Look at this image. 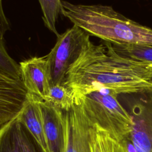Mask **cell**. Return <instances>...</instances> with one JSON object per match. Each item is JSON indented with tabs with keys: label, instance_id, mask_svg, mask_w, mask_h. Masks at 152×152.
<instances>
[{
	"label": "cell",
	"instance_id": "14",
	"mask_svg": "<svg viewBox=\"0 0 152 152\" xmlns=\"http://www.w3.org/2000/svg\"><path fill=\"white\" fill-rule=\"evenodd\" d=\"M44 101L62 111L69 110L74 104L71 90L64 84L51 86Z\"/></svg>",
	"mask_w": 152,
	"mask_h": 152
},
{
	"label": "cell",
	"instance_id": "7",
	"mask_svg": "<svg viewBox=\"0 0 152 152\" xmlns=\"http://www.w3.org/2000/svg\"><path fill=\"white\" fill-rule=\"evenodd\" d=\"M0 152H46L18 117L0 127Z\"/></svg>",
	"mask_w": 152,
	"mask_h": 152
},
{
	"label": "cell",
	"instance_id": "3",
	"mask_svg": "<svg viewBox=\"0 0 152 152\" xmlns=\"http://www.w3.org/2000/svg\"><path fill=\"white\" fill-rule=\"evenodd\" d=\"M118 94L107 90L87 93L74 100L80 104L93 124L106 130L120 142L130 135L133 125L129 113L118 100Z\"/></svg>",
	"mask_w": 152,
	"mask_h": 152
},
{
	"label": "cell",
	"instance_id": "1",
	"mask_svg": "<svg viewBox=\"0 0 152 152\" xmlns=\"http://www.w3.org/2000/svg\"><path fill=\"white\" fill-rule=\"evenodd\" d=\"M105 45L91 42L69 69L64 85L74 101L102 89L118 95L152 92V64L123 57L110 43Z\"/></svg>",
	"mask_w": 152,
	"mask_h": 152
},
{
	"label": "cell",
	"instance_id": "11",
	"mask_svg": "<svg viewBox=\"0 0 152 152\" xmlns=\"http://www.w3.org/2000/svg\"><path fill=\"white\" fill-rule=\"evenodd\" d=\"M40 100L41 99L36 96L28 93L27 100L17 116L24 123L46 151L49 152L44 132L43 119L39 106Z\"/></svg>",
	"mask_w": 152,
	"mask_h": 152
},
{
	"label": "cell",
	"instance_id": "13",
	"mask_svg": "<svg viewBox=\"0 0 152 152\" xmlns=\"http://www.w3.org/2000/svg\"><path fill=\"white\" fill-rule=\"evenodd\" d=\"M112 46L116 53L123 57L152 64V45L112 44Z\"/></svg>",
	"mask_w": 152,
	"mask_h": 152
},
{
	"label": "cell",
	"instance_id": "17",
	"mask_svg": "<svg viewBox=\"0 0 152 152\" xmlns=\"http://www.w3.org/2000/svg\"><path fill=\"white\" fill-rule=\"evenodd\" d=\"M10 29V24L4 14L2 0H0V40H2L5 33Z\"/></svg>",
	"mask_w": 152,
	"mask_h": 152
},
{
	"label": "cell",
	"instance_id": "16",
	"mask_svg": "<svg viewBox=\"0 0 152 152\" xmlns=\"http://www.w3.org/2000/svg\"><path fill=\"white\" fill-rule=\"evenodd\" d=\"M0 73L14 80H21L20 64L9 55L2 40H0Z\"/></svg>",
	"mask_w": 152,
	"mask_h": 152
},
{
	"label": "cell",
	"instance_id": "10",
	"mask_svg": "<svg viewBox=\"0 0 152 152\" xmlns=\"http://www.w3.org/2000/svg\"><path fill=\"white\" fill-rule=\"evenodd\" d=\"M19 64L21 80L28 93L44 101L50 87L46 56L33 57Z\"/></svg>",
	"mask_w": 152,
	"mask_h": 152
},
{
	"label": "cell",
	"instance_id": "6",
	"mask_svg": "<svg viewBox=\"0 0 152 152\" xmlns=\"http://www.w3.org/2000/svg\"><path fill=\"white\" fill-rule=\"evenodd\" d=\"M66 128L65 152H91L90 129L94 125L80 104L63 111Z\"/></svg>",
	"mask_w": 152,
	"mask_h": 152
},
{
	"label": "cell",
	"instance_id": "12",
	"mask_svg": "<svg viewBox=\"0 0 152 152\" xmlns=\"http://www.w3.org/2000/svg\"><path fill=\"white\" fill-rule=\"evenodd\" d=\"M91 152H128L125 141L120 142L97 124L90 129Z\"/></svg>",
	"mask_w": 152,
	"mask_h": 152
},
{
	"label": "cell",
	"instance_id": "15",
	"mask_svg": "<svg viewBox=\"0 0 152 152\" xmlns=\"http://www.w3.org/2000/svg\"><path fill=\"white\" fill-rule=\"evenodd\" d=\"M43 12L45 26L57 37L59 36L56 23L61 13V0H39Z\"/></svg>",
	"mask_w": 152,
	"mask_h": 152
},
{
	"label": "cell",
	"instance_id": "2",
	"mask_svg": "<svg viewBox=\"0 0 152 152\" xmlns=\"http://www.w3.org/2000/svg\"><path fill=\"white\" fill-rule=\"evenodd\" d=\"M61 13L90 36L116 45H152V28L141 25L112 7L74 4L61 1Z\"/></svg>",
	"mask_w": 152,
	"mask_h": 152
},
{
	"label": "cell",
	"instance_id": "8",
	"mask_svg": "<svg viewBox=\"0 0 152 152\" xmlns=\"http://www.w3.org/2000/svg\"><path fill=\"white\" fill-rule=\"evenodd\" d=\"M27 96L22 80H14L0 73V127L19 115Z\"/></svg>",
	"mask_w": 152,
	"mask_h": 152
},
{
	"label": "cell",
	"instance_id": "9",
	"mask_svg": "<svg viewBox=\"0 0 152 152\" xmlns=\"http://www.w3.org/2000/svg\"><path fill=\"white\" fill-rule=\"evenodd\" d=\"M44 132L49 152H65L66 128L63 111L40 100Z\"/></svg>",
	"mask_w": 152,
	"mask_h": 152
},
{
	"label": "cell",
	"instance_id": "4",
	"mask_svg": "<svg viewBox=\"0 0 152 152\" xmlns=\"http://www.w3.org/2000/svg\"><path fill=\"white\" fill-rule=\"evenodd\" d=\"M90 42V35L76 25L57 37L46 56L50 87L64 84L69 69Z\"/></svg>",
	"mask_w": 152,
	"mask_h": 152
},
{
	"label": "cell",
	"instance_id": "5",
	"mask_svg": "<svg viewBox=\"0 0 152 152\" xmlns=\"http://www.w3.org/2000/svg\"><path fill=\"white\" fill-rule=\"evenodd\" d=\"M129 113L133 125L125 141L128 152H152V100L134 104Z\"/></svg>",
	"mask_w": 152,
	"mask_h": 152
}]
</instances>
